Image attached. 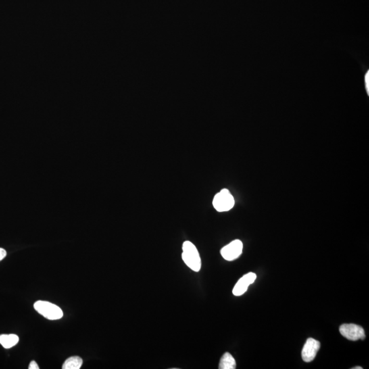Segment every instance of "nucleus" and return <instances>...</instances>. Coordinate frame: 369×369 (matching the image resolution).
I'll return each mask as SVG.
<instances>
[{"label": "nucleus", "mask_w": 369, "mask_h": 369, "mask_svg": "<svg viewBox=\"0 0 369 369\" xmlns=\"http://www.w3.org/2000/svg\"><path fill=\"white\" fill-rule=\"evenodd\" d=\"M29 369H38L39 368V367H38L37 363L35 362V361H32V362H30V365H29L28 367Z\"/></svg>", "instance_id": "obj_11"}, {"label": "nucleus", "mask_w": 369, "mask_h": 369, "mask_svg": "<svg viewBox=\"0 0 369 369\" xmlns=\"http://www.w3.org/2000/svg\"><path fill=\"white\" fill-rule=\"evenodd\" d=\"M83 364V360L79 356L69 357L63 365V369H80Z\"/></svg>", "instance_id": "obj_10"}, {"label": "nucleus", "mask_w": 369, "mask_h": 369, "mask_svg": "<svg viewBox=\"0 0 369 369\" xmlns=\"http://www.w3.org/2000/svg\"><path fill=\"white\" fill-rule=\"evenodd\" d=\"M352 369H362V367L361 366H356V367H353Z\"/></svg>", "instance_id": "obj_14"}, {"label": "nucleus", "mask_w": 369, "mask_h": 369, "mask_svg": "<svg viewBox=\"0 0 369 369\" xmlns=\"http://www.w3.org/2000/svg\"><path fill=\"white\" fill-rule=\"evenodd\" d=\"M243 251V243L239 239L234 240L221 250V255L225 260L232 261L239 258Z\"/></svg>", "instance_id": "obj_5"}, {"label": "nucleus", "mask_w": 369, "mask_h": 369, "mask_svg": "<svg viewBox=\"0 0 369 369\" xmlns=\"http://www.w3.org/2000/svg\"><path fill=\"white\" fill-rule=\"evenodd\" d=\"M340 332L342 335L349 340V341H355L360 339H364L365 332L362 327L357 325L343 324L340 327Z\"/></svg>", "instance_id": "obj_4"}, {"label": "nucleus", "mask_w": 369, "mask_h": 369, "mask_svg": "<svg viewBox=\"0 0 369 369\" xmlns=\"http://www.w3.org/2000/svg\"><path fill=\"white\" fill-rule=\"evenodd\" d=\"M19 338L16 334H2L0 335V344L5 349H11L19 343Z\"/></svg>", "instance_id": "obj_8"}, {"label": "nucleus", "mask_w": 369, "mask_h": 369, "mask_svg": "<svg viewBox=\"0 0 369 369\" xmlns=\"http://www.w3.org/2000/svg\"><path fill=\"white\" fill-rule=\"evenodd\" d=\"M257 279V275L255 273H249L240 278L232 290V293L235 296H241L245 293L249 289V286L253 284Z\"/></svg>", "instance_id": "obj_7"}, {"label": "nucleus", "mask_w": 369, "mask_h": 369, "mask_svg": "<svg viewBox=\"0 0 369 369\" xmlns=\"http://www.w3.org/2000/svg\"><path fill=\"white\" fill-rule=\"evenodd\" d=\"M219 368L220 369H234L236 368V361L234 360L232 355L230 353H225L221 358L220 364H219Z\"/></svg>", "instance_id": "obj_9"}, {"label": "nucleus", "mask_w": 369, "mask_h": 369, "mask_svg": "<svg viewBox=\"0 0 369 369\" xmlns=\"http://www.w3.org/2000/svg\"><path fill=\"white\" fill-rule=\"evenodd\" d=\"M182 259L188 268L199 272L201 269V259L199 251L192 242L184 241L182 244Z\"/></svg>", "instance_id": "obj_1"}, {"label": "nucleus", "mask_w": 369, "mask_h": 369, "mask_svg": "<svg viewBox=\"0 0 369 369\" xmlns=\"http://www.w3.org/2000/svg\"><path fill=\"white\" fill-rule=\"evenodd\" d=\"M368 72L367 73V74L366 75V76H365V83H366V88L367 90V92H368Z\"/></svg>", "instance_id": "obj_13"}, {"label": "nucleus", "mask_w": 369, "mask_h": 369, "mask_svg": "<svg viewBox=\"0 0 369 369\" xmlns=\"http://www.w3.org/2000/svg\"><path fill=\"white\" fill-rule=\"evenodd\" d=\"M34 307L40 315L47 320H59L64 315L60 307L49 301H37L34 303Z\"/></svg>", "instance_id": "obj_2"}, {"label": "nucleus", "mask_w": 369, "mask_h": 369, "mask_svg": "<svg viewBox=\"0 0 369 369\" xmlns=\"http://www.w3.org/2000/svg\"><path fill=\"white\" fill-rule=\"evenodd\" d=\"M213 205L218 212H225L234 207V199L227 189H223L215 196Z\"/></svg>", "instance_id": "obj_3"}, {"label": "nucleus", "mask_w": 369, "mask_h": 369, "mask_svg": "<svg viewBox=\"0 0 369 369\" xmlns=\"http://www.w3.org/2000/svg\"><path fill=\"white\" fill-rule=\"evenodd\" d=\"M6 256H7V252L5 249L0 248V261H3L5 258Z\"/></svg>", "instance_id": "obj_12"}, {"label": "nucleus", "mask_w": 369, "mask_h": 369, "mask_svg": "<svg viewBox=\"0 0 369 369\" xmlns=\"http://www.w3.org/2000/svg\"><path fill=\"white\" fill-rule=\"evenodd\" d=\"M320 342L317 340L312 338H309L305 342L301 352L303 360L305 362H312L320 350Z\"/></svg>", "instance_id": "obj_6"}]
</instances>
